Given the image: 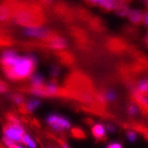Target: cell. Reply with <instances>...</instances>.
I'll list each match as a JSON object with an SVG mask.
<instances>
[{
	"instance_id": "cell-1",
	"label": "cell",
	"mask_w": 148,
	"mask_h": 148,
	"mask_svg": "<svg viewBox=\"0 0 148 148\" xmlns=\"http://www.w3.org/2000/svg\"><path fill=\"white\" fill-rule=\"evenodd\" d=\"M0 64L8 79L13 81L25 80L31 77L37 64L32 54L20 56L16 51H4L0 56Z\"/></svg>"
},
{
	"instance_id": "cell-2",
	"label": "cell",
	"mask_w": 148,
	"mask_h": 148,
	"mask_svg": "<svg viewBox=\"0 0 148 148\" xmlns=\"http://www.w3.org/2000/svg\"><path fill=\"white\" fill-rule=\"evenodd\" d=\"M46 123L53 130L57 132H63L69 130L71 122L67 118L58 113H51L46 117Z\"/></svg>"
},
{
	"instance_id": "cell-3",
	"label": "cell",
	"mask_w": 148,
	"mask_h": 148,
	"mask_svg": "<svg viewBox=\"0 0 148 148\" xmlns=\"http://www.w3.org/2000/svg\"><path fill=\"white\" fill-rule=\"evenodd\" d=\"M5 136L10 138L16 143H22V138L25 131L20 124H14L9 122L3 127Z\"/></svg>"
},
{
	"instance_id": "cell-4",
	"label": "cell",
	"mask_w": 148,
	"mask_h": 148,
	"mask_svg": "<svg viewBox=\"0 0 148 148\" xmlns=\"http://www.w3.org/2000/svg\"><path fill=\"white\" fill-rule=\"evenodd\" d=\"M22 34L28 37L36 38V39H47L50 40L53 37L51 32L45 27L39 26H30V27H25L22 29Z\"/></svg>"
},
{
	"instance_id": "cell-5",
	"label": "cell",
	"mask_w": 148,
	"mask_h": 148,
	"mask_svg": "<svg viewBox=\"0 0 148 148\" xmlns=\"http://www.w3.org/2000/svg\"><path fill=\"white\" fill-rule=\"evenodd\" d=\"M47 45L53 50H62L67 47V42L62 37L54 36L53 38L48 40Z\"/></svg>"
},
{
	"instance_id": "cell-6",
	"label": "cell",
	"mask_w": 148,
	"mask_h": 148,
	"mask_svg": "<svg viewBox=\"0 0 148 148\" xmlns=\"http://www.w3.org/2000/svg\"><path fill=\"white\" fill-rule=\"evenodd\" d=\"M91 133L96 140H103L106 137L107 130L105 126L103 124L97 123L91 128Z\"/></svg>"
},
{
	"instance_id": "cell-7",
	"label": "cell",
	"mask_w": 148,
	"mask_h": 148,
	"mask_svg": "<svg viewBox=\"0 0 148 148\" xmlns=\"http://www.w3.org/2000/svg\"><path fill=\"white\" fill-rule=\"evenodd\" d=\"M132 97H133V101L137 104H138L141 108H143L144 110H148V96L141 94L136 90L133 89L132 92Z\"/></svg>"
},
{
	"instance_id": "cell-8",
	"label": "cell",
	"mask_w": 148,
	"mask_h": 148,
	"mask_svg": "<svg viewBox=\"0 0 148 148\" xmlns=\"http://www.w3.org/2000/svg\"><path fill=\"white\" fill-rule=\"evenodd\" d=\"M44 89L47 94V97L57 96L60 93V89L56 81H51L49 82L48 83H45Z\"/></svg>"
},
{
	"instance_id": "cell-9",
	"label": "cell",
	"mask_w": 148,
	"mask_h": 148,
	"mask_svg": "<svg viewBox=\"0 0 148 148\" xmlns=\"http://www.w3.org/2000/svg\"><path fill=\"white\" fill-rule=\"evenodd\" d=\"M30 79V88H42L45 84V79L41 73L33 74Z\"/></svg>"
},
{
	"instance_id": "cell-10",
	"label": "cell",
	"mask_w": 148,
	"mask_h": 148,
	"mask_svg": "<svg viewBox=\"0 0 148 148\" xmlns=\"http://www.w3.org/2000/svg\"><path fill=\"white\" fill-rule=\"evenodd\" d=\"M134 90L141 94L148 96V78L141 79L137 82Z\"/></svg>"
},
{
	"instance_id": "cell-11",
	"label": "cell",
	"mask_w": 148,
	"mask_h": 148,
	"mask_svg": "<svg viewBox=\"0 0 148 148\" xmlns=\"http://www.w3.org/2000/svg\"><path fill=\"white\" fill-rule=\"evenodd\" d=\"M40 105L41 101L39 99H30L27 101L25 105L24 106V108L27 113H33L36 110Z\"/></svg>"
},
{
	"instance_id": "cell-12",
	"label": "cell",
	"mask_w": 148,
	"mask_h": 148,
	"mask_svg": "<svg viewBox=\"0 0 148 148\" xmlns=\"http://www.w3.org/2000/svg\"><path fill=\"white\" fill-rule=\"evenodd\" d=\"M128 18L130 21L133 22V24H140L141 22H143L144 15L142 14L140 10H130V13L128 14Z\"/></svg>"
},
{
	"instance_id": "cell-13",
	"label": "cell",
	"mask_w": 148,
	"mask_h": 148,
	"mask_svg": "<svg viewBox=\"0 0 148 148\" xmlns=\"http://www.w3.org/2000/svg\"><path fill=\"white\" fill-rule=\"evenodd\" d=\"M99 5L104 10H113V9H116L118 4H117V2L116 0H103Z\"/></svg>"
},
{
	"instance_id": "cell-14",
	"label": "cell",
	"mask_w": 148,
	"mask_h": 148,
	"mask_svg": "<svg viewBox=\"0 0 148 148\" xmlns=\"http://www.w3.org/2000/svg\"><path fill=\"white\" fill-rule=\"evenodd\" d=\"M105 101H113L116 99V92L113 90H107L101 93Z\"/></svg>"
},
{
	"instance_id": "cell-15",
	"label": "cell",
	"mask_w": 148,
	"mask_h": 148,
	"mask_svg": "<svg viewBox=\"0 0 148 148\" xmlns=\"http://www.w3.org/2000/svg\"><path fill=\"white\" fill-rule=\"evenodd\" d=\"M116 12L121 16H128L130 13V9L128 8L127 5L125 4H120V5H117L116 8Z\"/></svg>"
},
{
	"instance_id": "cell-16",
	"label": "cell",
	"mask_w": 148,
	"mask_h": 148,
	"mask_svg": "<svg viewBox=\"0 0 148 148\" xmlns=\"http://www.w3.org/2000/svg\"><path fill=\"white\" fill-rule=\"evenodd\" d=\"M138 112H139L138 108L137 107V105H136V104H134V103L130 104L129 105H128L127 113L130 116H136L138 113Z\"/></svg>"
},
{
	"instance_id": "cell-17",
	"label": "cell",
	"mask_w": 148,
	"mask_h": 148,
	"mask_svg": "<svg viewBox=\"0 0 148 148\" xmlns=\"http://www.w3.org/2000/svg\"><path fill=\"white\" fill-rule=\"evenodd\" d=\"M71 133L73 136L76 138H84L85 137L84 131L79 127H73L71 130Z\"/></svg>"
},
{
	"instance_id": "cell-18",
	"label": "cell",
	"mask_w": 148,
	"mask_h": 148,
	"mask_svg": "<svg viewBox=\"0 0 148 148\" xmlns=\"http://www.w3.org/2000/svg\"><path fill=\"white\" fill-rule=\"evenodd\" d=\"M126 136L128 141L130 142V143H135L137 141V138H138L136 133L134 130H128L126 133Z\"/></svg>"
},
{
	"instance_id": "cell-19",
	"label": "cell",
	"mask_w": 148,
	"mask_h": 148,
	"mask_svg": "<svg viewBox=\"0 0 148 148\" xmlns=\"http://www.w3.org/2000/svg\"><path fill=\"white\" fill-rule=\"evenodd\" d=\"M9 16V10L6 7L1 6L0 7V21L7 19Z\"/></svg>"
},
{
	"instance_id": "cell-20",
	"label": "cell",
	"mask_w": 148,
	"mask_h": 148,
	"mask_svg": "<svg viewBox=\"0 0 148 148\" xmlns=\"http://www.w3.org/2000/svg\"><path fill=\"white\" fill-rule=\"evenodd\" d=\"M2 141H3L4 144H5L8 148H14V147L17 144L14 141L11 140L10 138H8V137L5 136H4L3 138H2Z\"/></svg>"
},
{
	"instance_id": "cell-21",
	"label": "cell",
	"mask_w": 148,
	"mask_h": 148,
	"mask_svg": "<svg viewBox=\"0 0 148 148\" xmlns=\"http://www.w3.org/2000/svg\"><path fill=\"white\" fill-rule=\"evenodd\" d=\"M61 72L60 67L57 65H52L51 66V75L53 78H56L57 76H59V73Z\"/></svg>"
},
{
	"instance_id": "cell-22",
	"label": "cell",
	"mask_w": 148,
	"mask_h": 148,
	"mask_svg": "<svg viewBox=\"0 0 148 148\" xmlns=\"http://www.w3.org/2000/svg\"><path fill=\"white\" fill-rule=\"evenodd\" d=\"M12 99H13V101H14L16 104H18V105H22V103H23L24 101L23 96L18 94L14 95V96H12Z\"/></svg>"
},
{
	"instance_id": "cell-23",
	"label": "cell",
	"mask_w": 148,
	"mask_h": 148,
	"mask_svg": "<svg viewBox=\"0 0 148 148\" xmlns=\"http://www.w3.org/2000/svg\"><path fill=\"white\" fill-rule=\"evenodd\" d=\"M106 148H123V145L118 141H113L108 144Z\"/></svg>"
},
{
	"instance_id": "cell-24",
	"label": "cell",
	"mask_w": 148,
	"mask_h": 148,
	"mask_svg": "<svg viewBox=\"0 0 148 148\" xmlns=\"http://www.w3.org/2000/svg\"><path fill=\"white\" fill-rule=\"evenodd\" d=\"M31 137L29 136L28 134H27V133H25V134L22 136V144H23L24 145H26L27 146V144L29 143V141H30V140L31 139Z\"/></svg>"
},
{
	"instance_id": "cell-25",
	"label": "cell",
	"mask_w": 148,
	"mask_h": 148,
	"mask_svg": "<svg viewBox=\"0 0 148 148\" xmlns=\"http://www.w3.org/2000/svg\"><path fill=\"white\" fill-rule=\"evenodd\" d=\"M105 126V128H106L107 132L110 133H113L115 131H116V127L114 125H113L112 124H107V125H104Z\"/></svg>"
},
{
	"instance_id": "cell-26",
	"label": "cell",
	"mask_w": 148,
	"mask_h": 148,
	"mask_svg": "<svg viewBox=\"0 0 148 148\" xmlns=\"http://www.w3.org/2000/svg\"><path fill=\"white\" fill-rule=\"evenodd\" d=\"M8 90V85L3 82L0 81V93L5 92Z\"/></svg>"
},
{
	"instance_id": "cell-27",
	"label": "cell",
	"mask_w": 148,
	"mask_h": 148,
	"mask_svg": "<svg viewBox=\"0 0 148 148\" xmlns=\"http://www.w3.org/2000/svg\"><path fill=\"white\" fill-rule=\"evenodd\" d=\"M27 147L28 148H37V145H36V141H34L33 138H31V139L30 140V141H29V143L27 144Z\"/></svg>"
},
{
	"instance_id": "cell-28",
	"label": "cell",
	"mask_w": 148,
	"mask_h": 148,
	"mask_svg": "<svg viewBox=\"0 0 148 148\" xmlns=\"http://www.w3.org/2000/svg\"><path fill=\"white\" fill-rule=\"evenodd\" d=\"M143 22L145 24V25H147L148 27V12L144 15Z\"/></svg>"
},
{
	"instance_id": "cell-29",
	"label": "cell",
	"mask_w": 148,
	"mask_h": 148,
	"mask_svg": "<svg viewBox=\"0 0 148 148\" xmlns=\"http://www.w3.org/2000/svg\"><path fill=\"white\" fill-rule=\"evenodd\" d=\"M88 2H90V3L92 4H100L101 2H102L103 0H88Z\"/></svg>"
},
{
	"instance_id": "cell-30",
	"label": "cell",
	"mask_w": 148,
	"mask_h": 148,
	"mask_svg": "<svg viewBox=\"0 0 148 148\" xmlns=\"http://www.w3.org/2000/svg\"><path fill=\"white\" fill-rule=\"evenodd\" d=\"M145 45H146L147 47H148V32L147 34H146V36H145Z\"/></svg>"
},
{
	"instance_id": "cell-31",
	"label": "cell",
	"mask_w": 148,
	"mask_h": 148,
	"mask_svg": "<svg viewBox=\"0 0 148 148\" xmlns=\"http://www.w3.org/2000/svg\"><path fill=\"white\" fill-rule=\"evenodd\" d=\"M62 148H70L69 146L67 145V144L64 143L62 145Z\"/></svg>"
},
{
	"instance_id": "cell-32",
	"label": "cell",
	"mask_w": 148,
	"mask_h": 148,
	"mask_svg": "<svg viewBox=\"0 0 148 148\" xmlns=\"http://www.w3.org/2000/svg\"><path fill=\"white\" fill-rule=\"evenodd\" d=\"M14 148H25V147H24L23 146H22V145H17V144H16V145L14 147Z\"/></svg>"
},
{
	"instance_id": "cell-33",
	"label": "cell",
	"mask_w": 148,
	"mask_h": 148,
	"mask_svg": "<svg viewBox=\"0 0 148 148\" xmlns=\"http://www.w3.org/2000/svg\"><path fill=\"white\" fill-rule=\"evenodd\" d=\"M145 139H146V141H148V133H147L145 135Z\"/></svg>"
},
{
	"instance_id": "cell-34",
	"label": "cell",
	"mask_w": 148,
	"mask_h": 148,
	"mask_svg": "<svg viewBox=\"0 0 148 148\" xmlns=\"http://www.w3.org/2000/svg\"><path fill=\"white\" fill-rule=\"evenodd\" d=\"M116 2H117V3H118L119 2H124V1H125V0H116Z\"/></svg>"
},
{
	"instance_id": "cell-35",
	"label": "cell",
	"mask_w": 148,
	"mask_h": 148,
	"mask_svg": "<svg viewBox=\"0 0 148 148\" xmlns=\"http://www.w3.org/2000/svg\"><path fill=\"white\" fill-rule=\"evenodd\" d=\"M145 2H146V4L147 5V6H148V0H145Z\"/></svg>"
},
{
	"instance_id": "cell-36",
	"label": "cell",
	"mask_w": 148,
	"mask_h": 148,
	"mask_svg": "<svg viewBox=\"0 0 148 148\" xmlns=\"http://www.w3.org/2000/svg\"><path fill=\"white\" fill-rule=\"evenodd\" d=\"M47 148H54V147H52V146H49Z\"/></svg>"
}]
</instances>
